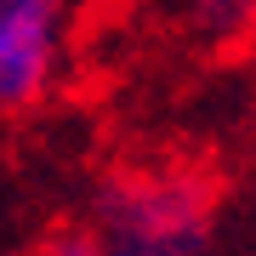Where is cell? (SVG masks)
<instances>
[{
    "instance_id": "obj_1",
    "label": "cell",
    "mask_w": 256,
    "mask_h": 256,
    "mask_svg": "<svg viewBox=\"0 0 256 256\" xmlns=\"http://www.w3.org/2000/svg\"><path fill=\"white\" fill-rule=\"evenodd\" d=\"M97 256H205L210 245V200L188 176L137 182L114 194L102 210Z\"/></svg>"
},
{
    "instance_id": "obj_2",
    "label": "cell",
    "mask_w": 256,
    "mask_h": 256,
    "mask_svg": "<svg viewBox=\"0 0 256 256\" xmlns=\"http://www.w3.org/2000/svg\"><path fill=\"white\" fill-rule=\"evenodd\" d=\"M68 34V0H0V108H28L52 92Z\"/></svg>"
}]
</instances>
